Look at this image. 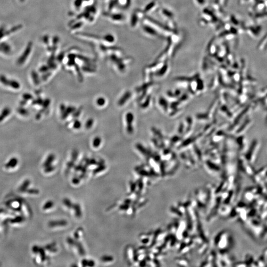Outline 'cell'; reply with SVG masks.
<instances>
[{
    "instance_id": "cell-1",
    "label": "cell",
    "mask_w": 267,
    "mask_h": 267,
    "mask_svg": "<svg viewBox=\"0 0 267 267\" xmlns=\"http://www.w3.org/2000/svg\"><path fill=\"white\" fill-rule=\"evenodd\" d=\"M215 245L221 253H228L234 245L233 237L229 231H222L215 237Z\"/></svg>"
},
{
    "instance_id": "cell-2",
    "label": "cell",
    "mask_w": 267,
    "mask_h": 267,
    "mask_svg": "<svg viewBox=\"0 0 267 267\" xmlns=\"http://www.w3.org/2000/svg\"><path fill=\"white\" fill-rule=\"evenodd\" d=\"M260 146L261 144L259 141L257 139H254L250 147L248 148L245 152L244 156L247 161L251 164H253L256 161L259 152Z\"/></svg>"
},
{
    "instance_id": "cell-3",
    "label": "cell",
    "mask_w": 267,
    "mask_h": 267,
    "mask_svg": "<svg viewBox=\"0 0 267 267\" xmlns=\"http://www.w3.org/2000/svg\"><path fill=\"white\" fill-rule=\"evenodd\" d=\"M252 164L248 162L244 156H240L237 160V168L240 172H242L248 176L252 177L255 170L252 166Z\"/></svg>"
},
{
    "instance_id": "cell-4",
    "label": "cell",
    "mask_w": 267,
    "mask_h": 267,
    "mask_svg": "<svg viewBox=\"0 0 267 267\" xmlns=\"http://www.w3.org/2000/svg\"><path fill=\"white\" fill-rule=\"evenodd\" d=\"M235 142L238 148L239 152L241 154H243L246 152L247 150L248 149L247 142L246 138L244 135L241 134L240 136H237V138H236V140H235Z\"/></svg>"
},
{
    "instance_id": "cell-5",
    "label": "cell",
    "mask_w": 267,
    "mask_h": 267,
    "mask_svg": "<svg viewBox=\"0 0 267 267\" xmlns=\"http://www.w3.org/2000/svg\"><path fill=\"white\" fill-rule=\"evenodd\" d=\"M252 124V120L249 117L245 119L242 124L239 126V128L235 131V134L237 136H240L245 133Z\"/></svg>"
},
{
    "instance_id": "cell-6",
    "label": "cell",
    "mask_w": 267,
    "mask_h": 267,
    "mask_svg": "<svg viewBox=\"0 0 267 267\" xmlns=\"http://www.w3.org/2000/svg\"><path fill=\"white\" fill-rule=\"evenodd\" d=\"M267 172V166H266L260 169L259 170L257 171H255L254 174L251 177L253 182L259 185L262 182L264 177L265 176Z\"/></svg>"
},
{
    "instance_id": "cell-7",
    "label": "cell",
    "mask_w": 267,
    "mask_h": 267,
    "mask_svg": "<svg viewBox=\"0 0 267 267\" xmlns=\"http://www.w3.org/2000/svg\"><path fill=\"white\" fill-rule=\"evenodd\" d=\"M0 82L5 86L10 87L13 89H18L20 87L18 82L15 80L9 79L4 75H0Z\"/></svg>"
},
{
    "instance_id": "cell-8",
    "label": "cell",
    "mask_w": 267,
    "mask_h": 267,
    "mask_svg": "<svg viewBox=\"0 0 267 267\" xmlns=\"http://www.w3.org/2000/svg\"><path fill=\"white\" fill-rule=\"evenodd\" d=\"M262 28L259 26H250L246 27L245 32L252 38H257L260 35Z\"/></svg>"
},
{
    "instance_id": "cell-9",
    "label": "cell",
    "mask_w": 267,
    "mask_h": 267,
    "mask_svg": "<svg viewBox=\"0 0 267 267\" xmlns=\"http://www.w3.org/2000/svg\"><path fill=\"white\" fill-rule=\"evenodd\" d=\"M266 6L264 0H258L254 3L253 7L251 9L250 13H256L265 11Z\"/></svg>"
},
{
    "instance_id": "cell-10",
    "label": "cell",
    "mask_w": 267,
    "mask_h": 267,
    "mask_svg": "<svg viewBox=\"0 0 267 267\" xmlns=\"http://www.w3.org/2000/svg\"><path fill=\"white\" fill-rule=\"evenodd\" d=\"M251 17L252 19H254L255 21H259L267 18V11H264L261 12H256V13H250Z\"/></svg>"
},
{
    "instance_id": "cell-11",
    "label": "cell",
    "mask_w": 267,
    "mask_h": 267,
    "mask_svg": "<svg viewBox=\"0 0 267 267\" xmlns=\"http://www.w3.org/2000/svg\"><path fill=\"white\" fill-rule=\"evenodd\" d=\"M126 120H127V130L129 133H132L133 131V127L131 125V123L133 120V115L131 113H129L126 115Z\"/></svg>"
},
{
    "instance_id": "cell-12",
    "label": "cell",
    "mask_w": 267,
    "mask_h": 267,
    "mask_svg": "<svg viewBox=\"0 0 267 267\" xmlns=\"http://www.w3.org/2000/svg\"><path fill=\"white\" fill-rule=\"evenodd\" d=\"M267 47V33L264 36L263 38H262L260 42L259 43L258 45L257 48L258 50L263 51Z\"/></svg>"
},
{
    "instance_id": "cell-13",
    "label": "cell",
    "mask_w": 267,
    "mask_h": 267,
    "mask_svg": "<svg viewBox=\"0 0 267 267\" xmlns=\"http://www.w3.org/2000/svg\"><path fill=\"white\" fill-rule=\"evenodd\" d=\"M75 110L76 108L74 106H69L67 107L66 110L61 114V118L63 119H66L69 114L73 113Z\"/></svg>"
},
{
    "instance_id": "cell-14",
    "label": "cell",
    "mask_w": 267,
    "mask_h": 267,
    "mask_svg": "<svg viewBox=\"0 0 267 267\" xmlns=\"http://www.w3.org/2000/svg\"><path fill=\"white\" fill-rule=\"evenodd\" d=\"M67 225V222L65 220L52 221L49 223V225L50 227H55L57 226H65Z\"/></svg>"
},
{
    "instance_id": "cell-15",
    "label": "cell",
    "mask_w": 267,
    "mask_h": 267,
    "mask_svg": "<svg viewBox=\"0 0 267 267\" xmlns=\"http://www.w3.org/2000/svg\"><path fill=\"white\" fill-rule=\"evenodd\" d=\"M11 109L8 107H6L3 109L0 114V122L3 121L7 116L10 115Z\"/></svg>"
},
{
    "instance_id": "cell-16",
    "label": "cell",
    "mask_w": 267,
    "mask_h": 267,
    "mask_svg": "<svg viewBox=\"0 0 267 267\" xmlns=\"http://www.w3.org/2000/svg\"><path fill=\"white\" fill-rule=\"evenodd\" d=\"M11 51V48L9 45L7 43H3L0 44V51L5 54L10 53Z\"/></svg>"
},
{
    "instance_id": "cell-17",
    "label": "cell",
    "mask_w": 267,
    "mask_h": 267,
    "mask_svg": "<svg viewBox=\"0 0 267 267\" xmlns=\"http://www.w3.org/2000/svg\"><path fill=\"white\" fill-rule=\"evenodd\" d=\"M262 241H266L267 240V223L264 224V227L260 233L259 239Z\"/></svg>"
},
{
    "instance_id": "cell-18",
    "label": "cell",
    "mask_w": 267,
    "mask_h": 267,
    "mask_svg": "<svg viewBox=\"0 0 267 267\" xmlns=\"http://www.w3.org/2000/svg\"><path fill=\"white\" fill-rule=\"evenodd\" d=\"M228 0H216L214 3V7L218 9H221L227 5Z\"/></svg>"
},
{
    "instance_id": "cell-19",
    "label": "cell",
    "mask_w": 267,
    "mask_h": 267,
    "mask_svg": "<svg viewBox=\"0 0 267 267\" xmlns=\"http://www.w3.org/2000/svg\"><path fill=\"white\" fill-rule=\"evenodd\" d=\"M18 161L16 158L13 157L10 159L8 163L6 164V167L7 168H13L17 165Z\"/></svg>"
},
{
    "instance_id": "cell-20",
    "label": "cell",
    "mask_w": 267,
    "mask_h": 267,
    "mask_svg": "<svg viewBox=\"0 0 267 267\" xmlns=\"http://www.w3.org/2000/svg\"><path fill=\"white\" fill-rule=\"evenodd\" d=\"M55 159V156L53 154H50L44 162V165H43L44 167L45 168L47 166H49V165H51V163L54 161Z\"/></svg>"
},
{
    "instance_id": "cell-21",
    "label": "cell",
    "mask_w": 267,
    "mask_h": 267,
    "mask_svg": "<svg viewBox=\"0 0 267 267\" xmlns=\"http://www.w3.org/2000/svg\"><path fill=\"white\" fill-rule=\"evenodd\" d=\"M130 96H131V94L130 92H126L124 95H123L121 98L120 99L118 102V104L121 106L123 105V104H124L125 102H126V101L129 99Z\"/></svg>"
},
{
    "instance_id": "cell-22",
    "label": "cell",
    "mask_w": 267,
    "mask_h": 267,
    "mask_svg": "<svg viewBox=\"0 0 267 267\" xmlns=\"http://www.w3.org/2000/svg\"><path fill=\"white\" fill-rule=\"evenodd\" d=\"M72 208L74 209L75 211V214L76 217L80 218L82 216L81 209V207L79 204H73Z\"/></svg>"
},
{
    "instance_id": "cell-23",
    "label": "cell",
    "mask_w": 267,
    "mask_h": 267,
    "mask_svg": "<svg viewBox=\"0 0 267 267\" xmlns=\"http://www.w3.org/2000/svg\"><path fill=\"white\" fill-rule=\"evenodd\" d=\"M255 260L254 257L251 255H247L245 258L244 261L247 266H252Z\"/></svg>"
},
{
    "instance_id": "cell-24",
    "label": "cell",
    "mask_w": 267,
    "mask_h": 267,
    "mask_svg": "<svg viewBox=\"0 0 267 267\" xmlns=\"http://www.w3.org/2000/svg\"><path fill=\"white\" fill-rule=\"evenodd\" d=\"M31 76H32L33 81L34 84L36 85H38L40 83V79L39 77L38 74L35 71H33L31 73Z\"/></svg>"
},
{
    "instance_id": "cell-25",
    "label": "cell",
    "mask_w": 267,
    "mask_h": 267,
    "mask_svg": "<svg viewBox=\"0 0 267 267\" xmlns=\"http://www.w3.org/2000/svg\"><path fill=\"white\" fill-rule=\"evenodd\" d=\"M17 111L21 115L27 116L29 114L28 110L26 108L23 107L22 106H20L17 108Z\"/></svg>"
},
{
    "instance_id": "cell-26",
    "label": "cell",
    "mask_w": 267,
    "mask_h": 267,
    "mask_svg": "<svg viewBox=\"0 0 267 267\" xmlns=\"http://www.w3.org/2000/svg\"><path fill=\"white\" fill-rule=\"evenodd\" d=\"M157 6V3H156V2H152V3L149 4V5H148V7H146V9H145V12H146V13H148V12H150V11H153L154 8L156 7Z\"/></svg>"
},
{
    "instance_id": "cell-27",
    "label": "cell",
    "mask_w": 267,
    "mask_h": 267,
    "mask_svg": "<svg viewBox=\"0 0 267 267\" xmlns=\"http://www.w3.org/2000/svg\"><path fill=\"white\" fill-rule=\"evenodd\" d=\"M101 142H102L101 138L99 136H97L94 139L93 146H94V148H98L99 146H100Z\"/></svg>"
},
{
    "instance_id": "cell-28",
    "label": "cell",
    "mask_w": 267,
    "mask_h": 267,
    "mask_svg": "<svg viewBox=\"0 0 267 267\" xmlns=\"http://www.w3.org/2000/svg\"><path fill=\"white\" fill-rule=\"evenodd\" d=\"M75 245H76L77 247L78 252L79 253V254L82 256H84V254H85V251H84V249L83 247L82 246V245L81 244V243H79V242H77V243L76 242Z\"/></svg>"
},
{
    "instance_id": "cell-29",
    "label": "cell",
    "mask_w": 267,
    "mask_h": 267,
    "mask_svg": "<svg viewBox=\"0 0 267 267\" xmlns=\"http://www.w3.org/2000/svg\"><path fill=\"white\" fill-rule=\"evenodd\" d=\"M30 181H29V180H26V181L23 183L22 185H21L20 188H19V190L21 191H26L27 188H28V187L29 184H30Z\"/></svg>"
},
{
    "instance_id": "cell-30",
    "label": "cell",
    "mask_w": 267,
    "mask_h": 267,
    "mask_svg": "<svg viewBox=\"0 0 267 267\" xmlns=\"http://www.w3.org/2000/svg\"><path fill=\"white\" fill-rule=\"evenodd\" d=\"M86 165L89 166L91 165H99L98 162H97L95 159H86Z\"/></svg>"
},
{
    "instance_id": "cell-31",
    "label": "cell",
    "mask_w": 267,
    "mask_h": 267,
    "mask_svg": "<svg viewBox=\"0 0 267 267\" xmlns=\"http://www.w3.org/2000/svg\"><path fill=\"white\" fill-rule=\"evenodd\" d=\"M106 168V166L105 165L102 164V165H100L97 168L95 169L93 171L94 174H97L99 173L102 172V171L104 170Z\"/></svg>"
},
{
    "instance_id": "cell-32",
    "label": "cell",
    "mask_w": 267,
    "mask_h": 267,
    "mask_svg": "<svg viewBox=\"0 0 267 267\" xmlns=\"http://www.w3.org/2000/svg\"><path fill=\"white\" fill-rule=\"evenodd\" d=\"M63 203L67 207H68V208H71L73 205L71 201L68 198H65L63 199Z\"/></svg>"
},
{
    "instance_id": "cell-33",
    "label": "cell",
    "mask_w": 267,
    "mask_h": 267,
    "mask_svg": "<svg viewBox=\"0 0 267 267\" xmlns=\"http://www.w3.org/2000/svg\"><path fill=\"white\" fill-rule=\"evenodd\" d=\"M100 260L102 262H108L112 261L113 260V258L111 256L104 255V256H102L101 257Z\"/></svg>"
},
{
    "instance_id": "cell-34",
    "label": "cell",
    "mask_w": 267,
    "mask_h": 267,
    "mask_svg": "<svg viewBox=\"0 0 267 267\" xmlns=\"http://www.w3.org/2000/svg\"><path fill=\"white\" fill-rule=\"evenodd\" d=\"M53 203L52 201L49 200L47 201L45 203L43 206V209L44 210H47L51 208L53 206Z\"/></svg>"
},
{
    "instance_id": "cell-35",
    "label": "cell",
    "mask_w": 267,
    "mask_h": 267,
    "mask_svg": "<svg viewBox=\"0 0 267 267\" xmlns=\"http://www.w3.org/2000/svg\"><path fill=\"white\" fill-rule=\"evenodd\" d=\"M39 253L40 254V257H41V259L42 260V261H44L46 258V256H45V252L44 249L40 248V249L39 251Z\"/></svg>"
},
{
    "instance_id": "cell-36",
    "label": "cell",
    "mask_w": 267,
    "mask_h": 267,
    "mask_svg": "<svg viewBox=\"0 0 267 267\" xmlns=\"http://www.w3.org/2000/svg\"><path fill=\"white\" fill-rule=\"evenodd\" d=\"M94 120L93 119H89L88 120L85 124V127L86 129H89L93 126L94 124Z\"/></svg>"
},
{
    "instance_id": "cell-37",
    "label": "cell",
    "mask_w": 267,
    "mask_h": 267,
    "mask_svg": "<svg viewBox=\"0 0 267 267\" xmlns=\"http://www.w3.org/2000/svg\"><path fill=\"white\" fill-rule=\"evenodd\" d=\"M43 102H44V100H43L42 98H38L37 99H36V100H34L33 101L32 104H34V105L38 104V105H42Z\"/></svg>"
},
{
    "instance_id": "cell-38",
    "label": "cell",
    "mask_w": 267,
    "mask_h": 267,
    "mask_svg": "<svg viewBox=\"0 0 267 267\" xmlns=\"http://www.w3.org/2000/svg\"><path fill=\"white\" fill-rule=\"evenodd\" d=\"M50 103H51V100L49 99H45V100H44V102H43V103L42 104L43 108L46 110L47 107L49 106Z\"/></svg>"
},
{
    "instance_id": "cell-39",
    "label": "cell",
    "mask_w": 267,
    "mask_h": 267,
    "mask_svg": "<svg viewBox=\"0 0 267 267\" xmlns=\"http://www.w3.org/2000/svg\"><path fill=\"white\" fill-rule=\"evenodd\" d=\"M82 110V108H78L77 110H75V111L72 113V116H73V117L74 118H76L78 117L80 115L81 113Z\"/></svg>"
},
{
    "instance_id": "cell-40",
    "label": "cell",
    "mask_w": 267,
    "mask_h": 267,
    "mask_svg": "<svg viewBox=\"0 0 267 267\" xmlns=\"http://www.w3.org/2000/svg\"><path fill=\"white\" fill-rule=\"evenodd\" d=\"M78 156V152L77 150H75L72 152V157H71V160L75 162L76 159H77Z\"/></svg>"
},
{
    "instance_id": "cell-41",
    "label": "cell",
    "mask_w": 267,
    "mask_h": 267,
    "mask_svg": "<svg viewBox=\"0 0 267 267\" xmlns=\"http://www.w3.org/2000/svg\"><path fill=\"white\" fill-rule=\"evenodd\" d=\"M105 103V100L103 98H100L97 100V104L99 106H103L104 105Z\"/></svg>"
},
{
    "instance_id": "cell-42",
    "label": "cell",
    "mask_w": 267,
    "mask_h": 267,
    "mask_svg": "<svg viewBox=\"0 0 267 267\" xmlns=\"http://www.w3.org/2000/svg\"><path fill=\"white\" fill-rule=\"evenodd\" d=\"M76 71H77V74H78V79L79 80L80 82L83 81V75H82V73H81L79 68V67H78V66H76Z\"/></svg>"
},
{
    "instance_id": "cell-43",
    "label": "cell",
    "mask_w": 267,
    "mask_h": 267,
    "mask_svg": "<svg viewBox=\"0 0 267 267\" xmlns=\"http://www.w3.org/2000/svg\"><path fill=\"white\" fill-rule=\"evenodd\" d=\"M55 169V166H51V165H49V166H47V167H45V172L46 173H50L53 171Z\"/></svg>"
},
{
    "instance_id": "cell-44",
    "label": "cell",
    "mask_w": 267,
    "mask_h": 267,
    "mask_svg": "<svg viewBox=\"0 0 267 267\" xmlns=\"http://www.w3.org/2000/svg\"><path fill=\"white\" fill-rule=\"evenodd\" d=\"M22 97L23 99L26 100H31L33 99V96L32 95L28 93H25L23 95Z\"/></svg>"
},
{
    "instance_id": "cell-45",
    "label": "cell",
    "mask_w": 267,
    "mask_h": 267,
    "mask_svg": "<svg viewBox=\"0 0 267 267\" xmlns=\"http://www.w3.org/2000/svg\"><path fill=\"white\" fill-rule=\"evenodd\" d=\"M81 126V123L79 120H75L73 124V127L75 129H78Z\"/></svg>"
},
{
    "instance_id": "cell-46",
    "label": "cell",
    "mask_w": 267,
    "mask_h": 267,
    "mask_svg": "<svg viewBox=\"0 0 267 267\" xmlns=\"http://www.w3.org/2000/svg\"><path fill=\"white\" fill-rule=\"evenodd\" d=\"M27 193L30 194H37L39 193V191L36 189H26Z\"/></svg>"
},
{
    "instance_id": "cell-47",
    "label": "cell",
    "mask_w": 267,
    "mask_h": 267,
    "mask_svg": "<svg viewBox=\"0 0 267 267\" xmlns=\"http://www.w3.org/2000/svg\"><path fill=\"white\" fill-rule=\"evenodd\" d=\"M67 242L70 245H75V243H76V241L71 237H68L67 239Z\"/></svg>"
},
{
    "instance_id": "cell-48",
    "label": "cell",
    "mask_w": 267,
    "mask_h": 267,
    "mask_svg": "<svg viewBox=\"0 0 267 267\" xmlns=\"http://www.w3.org/2000/svg\"><path fill=\"white\" fill-rule=\"evenodd\" d=\"M51 75V72H48V73H45V74H44L42 76V79L43 80V81H45L47 79V78L49 77V76H50V75Z\"/></svg>"
},
{
    "instance_id": "cell-49",
    "label": "cell",
    "mask_w": 267,
    "mask_h": 267,
    "mask_svg": "<svg viewBox=\"0 0 267 267\" xmlns=\"http://www.w3.org/2000/svg\"><path fill=\"white\" fill-rule=\"evenodd\" d=\"M74 162H75L72 161V160L68 162L67 164V169H68V170H70V169H71L72 167H74V164H75Z\"/></svg>"
},
{
    "instance_id": "cell-50",
    "label": "cell",
    "mask_w": 267,
    "mask_h": 267,
    "mask_svg": "<svg viewBox=\"0 0 267 267\" xmlns=\"http://www.w3.org/2000/svg\"><path fill=\"white\" fill-rule=\"evenodd\" d=\"M258 0H241V3L243 4H250L251 3H255Z\"/></svg>"
},
{
    "instance_id": "cell-51",
    "label": "cell",
    "mask_w": 267,
    "mask_h": 267,
    "mask_svg": "<svg viewBox=\"0 0 267 267\" xmlns=\"http://www.w3.org/2000/svg\"><path fill=\"white\" fill-rule=\"evenodd\" d=\"M55 243H53L51 244L47 245L45 246V248L47 250H51L52 248L55 247Z\"/></svg>"
},
{
    "instance_id": "cell-52",
    "label": "cell",
    "mask_w": 267,
    "mask_h": 267,
    "mask_svg": "<svg viewBox=\"0 0 267 267\" xmlns=\"http://www.w3.org/2000/svg\"><path fill=\"white\" fill-rule=\"evenodd\" d=\"M72 183L74 185H78L80 181V178L78 177H75L72 179Z\"/></svg>"
},
{
    "instance_id": "cell-53",
    "label": "cell",
    "mask_w": 267,
    "mask_h": 267,
    "mask_svg": "<svg viewBox=\"0 0 267 267\" xmlns=\"http://www.w3.org/2000/svg\"><path fill=\"white\" fill-rule=\"evenodd\" d=\"M66 108H67V107L65 106V104H61V106H60V111H61V114L65 111V110H66Z\"/></svg>"
},
{
    "instance_id": "cell-54",
    "label": "cell",
    "mask_w": 267,
    "mask_h": 267,
    "mask_svg": "<svg viewBox=\"0 0 267 267\" xmlns=\"http://www.w3.org/2000/svg\"><path fill=\"white\" fill-rule=\"evenodd\" d=\"M39 249H40L39 247L37 246V245H35V246H34L33 247L32 251L33 252H34V253H39Z\"/></svg>"
},
{
    "instance_id": "cell-55",
    "label": "cell",
    "mask_w": 267,
    "mask_h": 267,
    "mask_svg": "<svg viewBox=\"0 0 267 267\" xmlns=\"http://www.w3.org/2000/svg\"><path fill=\"white\" fill-rule=\"evenodd\" d=\"M263 257L264 259L265 260V261L266 263V265H267V249H266L264 251L263 254Z\"/></svg>"
},
{
    "instance_id": "cell-56",
    "label": "cell",
    "mask_w": 267,
    "mask_h": 267,
    "mask_svg": "<svg viewBox=\"0 0 267 267\" xmlns=\"http://www.w3.org/2000/svg\"><path fill=\"white\" fill-rule=\"evenodd\" d=\"M129 205L127 204H123L121 205L119 207L120 209L121 210H126L128 209V207H129Z\"/></svg>"
},
{
    "instance_id": "cell-57",
    "label": "cell",
    "mask_w": 267,
    "mask_h": 267,
    "mask_svg": "<svg viewBox=\"0 0 267 267\" xmlns=\"http://www.w3.org/2000/svg\"><path fill=\"white\" fill-rule=\"evenodd\" d=\"M88 265V260L86 259H84L82 261V265L83 267H86Z\"/></svg>"
},
{
    "instance_id": "cell-58",
    "label": "cell",
    "mask_w": 267,
    "mask_h": 267,
    "mask_svg": "<svg viewBox=\"0 0 267 267\" xmlns=\"http://www.w3.org/2000/svg\"><path fill=\"white\" fill-rule=\"evenodd\" d=\"M87 165H85V166H83L82 168L81 169V172H82L83 174H85L86 173V171H87Z\"/></svg>"
},
{
    "instance_id": "cell-59",
    "label": "cell",
    "mask_w": 267,
    "mask_h": 267,
    "mask_svg": "<svg viewBox=\"0 0 267 267\" xmlns=\"http://www.w3.org/2000/svg\"><path fill=\"white\" fill-rule=\"evenodd\" d=\"M95 265V262L93 261V260H89V261H88V266H89V267H93V266H94Z\"/></svg>"
},
{
    "instance_id": "cell-60",
    "label": "cell",
    "mask_w": 267,
    "mask_h": 267,
    "mask_svg": "<svg viewBox=\"0 0 267 267\" xmlns=\"http://www.w3.org/2000/svg\"><path fill=\"white\" fill-rule=\"evenodd\" d=\"M47 70H48V68L45 66H44V67H42L41 68H40V72H45L47 71Z\"/></svg>"
},
{
    "instance_id": "cell-61",
    "label": "cell",
    "mask_w": 267,
    "mask_h": 267,
    "mask_svg": "<svg viewBox=\"0 0 267 267\" xmlns=\"http://www.w3.org/2000/svg\"><path fill=\"white\" fill-rule=\"evenodd\" d=\"M82 167H83V166L81 164H79V165H77V166H76L75 167V171H81Z\"/></svg>"
},
{
    "instance_id": "cell-62",
    "label": "cell",
    "mask_w": 267,
    "mask_h": 267,
    "mask_svg": "<svg viewBox=\"0 0 267 267\" xmlns=\"http://www.w3.org/2000/svg\"><path fill=\"white\" fill-rule=\"evenodd\" d=\"M27 102V100H25L24 99H23V100L20 101L19 104H20L21 106H24L25 104H26Z\"/></svg>"
}]
</instances>
